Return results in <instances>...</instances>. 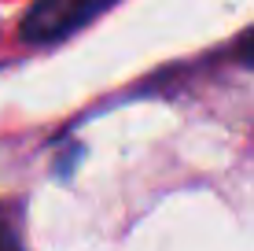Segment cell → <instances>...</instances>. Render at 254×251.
Segmentation results:
<instances>
[{"mask_svg":"<svg viewBox=\"0 0 254 251\" xmlns=\"http://www.w3.org/2000/svg\"><path fill=\"white\" fill-rule=\"evenodd\" d=\"M111 4L115 0H33V7L22 15L19 37L26 45H56L100 19Z\"/></svg>","mask_w":254,"mask_h":251,"instance_id":"6da1fadb","label":"cell"},{"mask_svg":"<svg viewBox=\"0 0 254 251\" xmlns=\"http://www.w3.org/2000/svg\"><path fill=\"white\" fill-rule=\"evenodd\" d=\"M236 56H240L247 67H254V30H247V33L240 37V45H236Z\"/></svg>","mask_w":254,"mask_h":251,"instance_id":"7a4b0ae2","label":"cell"},{"mask_svg":"<svg viewBox=\"0 0 254 251\" xmlns=\"http://www.w3.org/2000/svg\"><path fill=\"white\" fill-rule=\"evenodd\" d=\"M0 251H22L19 237H15V233H11V226H7L4 218H0Z\"/></svg>","mask_w":254,"mask_h":251,"instance_id":"3957f363","label":"cell"}]
</instances>
